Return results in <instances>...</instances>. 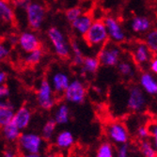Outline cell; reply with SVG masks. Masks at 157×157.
I'll use <instances>...</instances> for the list:
<instances>
[{"instance_id": "6da1fadb", "label": "cell", "mask_w": 157, "mask_h": 157, "mask_svg": "<svg viewBox=\"0 0 157 157\" xmlns=\"http://www.w3.org/2000/svg\"><path fill=\"white\" fill-rule=\"evenodd\" d=\"M84 40L88 46H95L105 44L108 40V34L103 20H96L92 22L89 30L84 35Z\"/></svg>"}, {"instance_id": "7a4b0ae2", "label": "cell", "mask_w": 157, "mask_h": 157, "mask_svg": "<svg viewBox=\"0 0 157 157\" xmlns=\"http://www.w3.org/2000/svg\"><path fill=\"white\" fill-rule=\"evenodd\" d=\"M18 146L24 152H41L45 141L40 135L34 132L21 133L18 138Z\"/></svg>"}, {"instance_id": "3957f363", "label": "cell", "mask_w": 157, "mask_h": 157, "mask_svg": "<svg viewBox=\"0 0 157 157\" xmlns=\"http://www.w3.org/2000/svg\"><path fill=\"white\" fill-rule=\"evenodd\" d=\"M37 103L44 110H51L56 105L52 86L47 80H42L37 91Z\"/></svg>"}, {"instance_id": "277c9868", "label": "cell", "mask_w": 157, "mask_h": 157, "mask_svg": "<svg viewBox=\"0 0 157 157\" xmlns=\"http://www.w3.org/2000/svg\"><path fill=\"white\" fill-rule=\"evenodd\" d=\"M63 94L67 102L78 105L84 103L87 96V90L82 82L79 80H74L69 84Z\"/></svg>"}, {"instance_id": "5b68a950", "label": "cell", "mask_w": 157, "mask_h": 157, "mask_svg": "<svg viewBox=\"0 0 157 157\" xmlns=\"http://www.w3.org/2000/svg\"><path fill=\"white\" fill-rule=\"evenodd\" d=\"M106 135L113 143L121 145L129 140V132L126 126L120 121H114L106 127Z\"/></svg>"}, {"instance_id": "8992f818", "label": "cell", "mask_w": 157, "mask_h": 157, "mask_svg": "<svg viewBox=\"0 0 157 157\" xmlns=\"http://www.w3.org/2000/svg\"><path fill=\"white\" fill-rule=\"evenodd\" d=\"M49 39L55 47L56 53L63 60H68L70 59V52L67 45V42L60 33V31L56 27H51L48 31Z\"/></svg>"}, {"instance_id": "52a82bcc", "label": "cell", "mask_w": 157, "mask_h": 157, "mask_svg": "<svg viewBox=\"0 0 157 157\" xmlns=\"http://www.w3.org/2000/svg\"><path fill=\"white\" fill-rule=\"evenodd\" d=\"M28 25L33 30H38L44 22L45 16V9L38 3H30L26 8Z\"/></svg>"}, {"instance_id": "ba28073f", "label": "cell", "mask_w": 157, "mask_h": 157, "mask_svg": "<svg viewBox=\"0 0 157 157\" xmlns=\"http://www.w3.org/2000/svg\"><path fill=\"white\" fill-rule=\"evenodd\" d=\"M147 104V100L144 92L137 86H134L130 89L129 97L127 101V107L132 112L142 111Z\"/></svg>"}, {"instance_id": "9c48e42d", "label": "cell", "mask_w": 157, "mask_h": 157, "mask_svg": "<svg viewBox=\"0 0 157 157\" xmlns=\"http://www.w3.org/2000/svg\"><path fill=\"white\" fill-rule=\"evenodd\" d=\"M31 119H32V112L30 108L26 105H23L14 112L11 122L19 130L23 131L28 127V125H29L31 121Z\"/></svg>"}, {"instance_id": "30bf717a", "label": "cell", "mask_w": 157, "mask_h": 157, "mask_svg": "<svg viewBox=\"0 0 157 157\" xmlns=\"http://www.w3.org/2000/svg\"><path fill=\"white\" fill-rule=\"evenodd\" d=\"M120 58V51L117 48L109 47L105 48V46L100 51L99 55L97 56V59L100 61V64L105 66H116L119 62Z\"/></svg>"}, {"instance_id": "8fae6325", "label": "cell", "mask_w": 157, "mask_h": 157, "mask_svg": "<svg viewBox=\"0 0 157 157\" xmlns=\"http://www.w3.org/2000/svg\"><path fill=\"white\" fill-rule=\"evenodd\" d=\"M19 44L21 48L26 53H31L38 49H41V42L32 33H22L19 37Z\"/></svg>"}, {"instance_id": "7c38bea8", "label": "cell", "mask_w": 157, "mask_h": 157, "mask_svg": "<svg viewBox=\"0 0 157 157\" xmlns=\"http://www.w3.org/2000/svg\"><path fill=\"white\" fill-rule=\"evenodd\" d=\"M75 138L74 134L68 130L59 132L55 138V144L59 150H69L75 145Z\"/></svg>"}, {"instance_id": "4fadbf2b", "label": "cell", "mask_w": 157, "mask_h": 157, "mask_svg": "<svg viewBox=\"0 0 157 157\" xmlns=\"http://www.w3.org/2000/svg\"><path fill=\"white\" fill-rule=\"evenodd\" d=\"M104 23L107 29L106 31H108V34L113 40H115L116 41H122L124 40V33L115 19L112 17H107L105 19Z\"/></svg>"}, {"instance_id": "5bb4252c", "label": "cell", "mask_w": 157, "mask_h": 157, "mask_svg": "<svg viewBox=\"0 0 157 157\" xmlns=\"http://www.w3.org/2000/svg\"><path fill=\"white\" fill-rule=\"evenodd\" d=\"M14 106L10 102L0 101V127H3L12 121Z\"/></svg>"}, {"instance_id": "9a60e30c", "label": "cell", "mask_w": 157, "mask_h": 157, "mask_svg": "<svg viewBox=\"0 0 157 157\" xmlns=\"http://www.w3.org/2000/svg\"><path fill=\"white\" fill-rule=\"evenodd\" d=\"M93 22V16L91 12H88L85 13L83 15H80L76 20H75L74 22H72L73 26L82 34L84 35L86 32L89 30L90 26L91 25Z\"/></svg>"}, {"instance_id": "2e32d148", "label": "cell", "mask_w": 157, "mask_h": 157, "mask_svg": "<svg viewBox=\"0 0 157 157\" xmlns=\"http://www.w3.org/2000/svg\"><path fill=\"white\" fill-rule=\"evenodd\" d=\"M140 85L143 90L150 95H155L157 93V83L154 77L149 74L144 73L140 76Z\"/></svg>"}, {"instance_id": "e0dca14e", "label": "cell", "mask_w": 157, "mask_h": 157, "mask_svg": "<svg viewBox=\"0 0 157 157\" xmlns=\"http://www.w3.org/2000/svg\"><path fill=\"white\" fill-rule=\"evenodd\" d=\"M0 20L9 24H15V14L7 0H0Z\"/></svg>"}, {"instance_id": "ac0fdd59", "label": "cell", "mask_w": 157, "mask_h": 157, "mask_svg": "<svg viewBox=\"0 0 157 157\" xmlns=\"http://www.w3.org/2000/svg\"><path fill=\"white\" fill-rule=\"evenodd\" d=\"M22 131L19 130L18 128L14 125L11 121L10 123H8L7 125L2 127V136L5 138L6 141L8 142H15L18 140L20 135H21Z\"/></svg>"}, {"instance_id": "d6986e66", "label": "cell", "mask_w": 157, "mask_h": 157, "mask_svg": "<svg viewBox=\"0 0 157 157\" xmlns=\"http://www.w3.org/2000/svg\"><path fill=\"white\" fill-rule=\"evenodd\" d=\"M82 65L83 67L81 69V75L85 76L87 74H95L101 64H100V61L97 59V56L96 58L86 56V58H84Z\"/></svg>"}, {"instance_id": "ffe728a7", "label": "cell", "mask_w": 157, "mask_h": 157, "mask_svg": "<svg viewBox=\"0 0 157 157\" xmlns=\"http://www.w3.org/2000/svg\"><path fill=\"white\" fill-rule=\"evenodd\" d=\"M70 84L69 77L62 73H58L56 74L53 77V87L54 90L56 93H63L67 87Z\"/></svg>"}, {"instance_id": "44dd1931", "label": "cell", "mask_w": 157, "mask_h": 157, "mask_svg": "<svg viewBox=\"0 0 157 157\" xmlns=\"http://www.w3.org/2000/svg\"><path fill=\"white\" fill-rule=\"evenodd\" d=\"M55 121L59 125H65L70 121V108L66 104H61L55 114Z\"/></svg>"}, {"instance_id": "7402d4cb", "label": "cell", "mask_w": 157, "mask_h": 157, "mask_svg": "<svg viewBox=\"0 0 157 157\" xmlns=\"http://www.w3.org/2000/svg\"><path fill=\"white\" fill-rule=\"evenodd\" d=\"M56 124L54 119L48 120L41 128V137L44 141H51L54 138V135L56 129Z\"/></svg>"}, {"instance_id": "603a6c76", "label": "cell", "mask_w": 157, "mask_h": 157, "mask_svg": "<svg viewBox=\"0 0 157 157\" xmlns=\"http://www.w3.org/2000/svg\"><path fill=\"white\" fill-rule=\"evenodd\" d=\"M139 151L143 157H157V148L154 147L152 142L148 139L141 140L139 144Z\"/></svg>"}, {"instance_id": "cb8c5ba5", "label": "cell", "mask_w": 157, "mask_h": 157, "mask_svg": "<svg viewBox=\"0 0 157 157\" xmlns=\"http://www.w3.org/2000/svg\"><path fill=\"white\" fill-rule=\"evenodd\" d=\"M149 58H150V51L147 48V46L144 44L139 45L134 54V60L137 65L146 63L149 60Z\"/></svg>"}, {"instance_id": "d4e9b609", "label": "cell", "mask_w": 157, "mask_h": 157, "mask_svg": "<svg viewBox=\"0 0 157 157\" xmlns=\"http://www.w3.org/2000/svg\"><path fill=\"white\" fill-rule=\"evenodd\" d=\"M151 27V22L146 17H136L132 24V28L135 32H144Z\"/></svg>"}, {"instance_id": "484cf974", "label": "cell", "mask_w": 157, "mask_h": 157, "mask_svg": "<svg viewBox=\"0 0 157 157\" xmlns=\"http://www.w3.org/2000/svg\"><path fill=\"white\" fill-rule=\"evenodd\" d=\"M96 157H114V148L109 141H104L99 145Z\"/></svg>"}, {"instance_id": "4316f807", "label": "cell", "mask_w": 157, "mask_h": 157, "mask_svg": "<svg viewBox=\"0 0 157 157\" xmlns=\"http://www.w3.org/2000/svg\"><path fill=\"white\" fill-rule=\"evenodd\" d=\"M146 44L150 53H153V55L155 56L157 52V31L155 29L150 32L147 36Z\"/></svg>"}, {"instance_id": "83f0119b", "label": "cell", "mask_w": 157, "mask_h": 157, "mask_svg": "<svg viewBox=\"0 0 157 157\" xmlns=\"http://www.w3.org/2000/svg\"><path fill=\"white\" fill-rule=\"evenodd\" d=\"M42 56H44V51H42L41 49H38L36 51H33L30 53V55L27 56V58L25 59V63L28 65V66H35L37 65L40 60L41 59Z\"/></svg>"}, {"instance_id": "f1b7e54d", "label": "cell", "mask_w": 157, "mask_h": 157, "mask_svg": "<svg viewBox=\"0 0 157 157\" xmlns=\"http://www.w3.org/2000/svg\"><path fill=\"white\" fill-rule=\"evenodd\" d=\"M70 42H71V47H72V50H73L74 55H75V59H74L75 64V65H82L85 56H83L80 48L78 47L76 41L75 40H71Z\"/></svg>"}, {"instance_id": "f546056e", "label": "cell", "mask_w": 157, "mask_h": 157, "mask_svg": "<svg viewBox=\"0 0 157 157\" xmlns=\"http://www.w3.org/2000/svg\"><path fill=\"white\" fill-rule=\"evenodd\" d=\"M80 15H82V9L79 7L71 8V9L67 10L65 12V16H66L67 20L71 23L76 20Z\"/></svg>"}, {"instance_id": "4dcf8cb0", "label": "cell", "mask_w": 157, "mask_h": 157, "mask_svg": "<svg viewBox=\"0 0 157 157\" xmlns=\"http://www.w3.org/2000/svg\"><path fill=\"white\" fill-rule=\"evenodd\" d=\"M119 72L123 76H131L133 75V68L128 62H121L119 64Z\"/></svg>"}, {"instance_id": "1f68e13d", "label": "cell", "mask_w": 157, "mask_h": 157, "mask_svg": "<svg viewBox=\"0 0 157 157\" xmlns=\"http://www.w3.org/2000/svg\"><path fill=\"white\" fill-rule=\"evenodd\" d=\"M148 131H149V134H150V136L153 139V142L152 144L154 145V147L157 148V125H156V122L155 121H152L151 122L148 126Z\"/></svg>"}, {"instance_id": "d6a6232c", "label": "cell", "mask_w": 157, "mask_h": 157, "mask_svg": "<svg viewBox=\"0 0 157 157\" xmlns=\"http://www.w3.org/2000/svg\"><path fill=\"white\" fill-rule=\"evenodd\" d=\"M117 157H131L130 156V146L128 143L121 144L117 151Z\"/></svg>"}, {"instance_id": "836d02e7", "label": "cell", "mask_w": 157, "mask_h": 157, "mask_svg": "<svg viewBox=\"0 0 157 157\" xmlns=\"http://www.w3.org/2000/svg\"><path fill=\"white\" fill-rule=\"evenodd\" d=\"M136 136L140 140H145L150 137V134L148 131V128L146 125H141L137 128L136 130Z\"/></svg>"}, {"instance_id": "e575fe53", "label": "cell", "mask_w": 157, "mask_h": 157, "mask_svg": "<svg viewBox=\"0 0 157 157\" xmlns=\"http://www.w3.org/2000/svg\"><path fill=\"white\" fill-rule=\"evenodd\" d=\"M10 56V50L2 44V41L0 42V62L6 60Z\"/></svg>"}, {"instance_id": "d590c367", "label": "cell", "mask_w": 157, "mask_h": 157, "mask_svg": "<svg viewBox=\"0 0 157 157\" xmlns=\"http://www.w3.org/2000/svg\"><path fill=\"white\" fill-rule=\"evenodd\" d=\"M10 95V90L6 85H0V100H2L7 98Z\"/></svg>"}, {"instance_id": "8d00e7d4", "label": "cell", "mask_w": 157, "mask_h": 157, "mask_svg": "<svg viewBox=\"0 0 157 157\" xmlns=\"http://www.w3.org/2000/svg\"><path fill=\"white\" fill-rule=\"evenodd\" d=\"M11 2L15 7H19V8H26L30 4L29 0H11Z\"/></svg>"}, {"instance_id": "74e56055", "label": "cell", "mask_w": 157, "mask_h": 157, "mask_svg": "<svg viewBox=\"0 0 157 157\" xmlns=\"http://www.w3.org/2000/svg\"><path fill=\"white\" fill-rule=\"evenodd\" d=\"M3 157H19L17 152L12 149H6L3 152Z\"/></svg>"}, {"instance_id": "f35d334b", "label": "cell", "mask_w": 157, "mask_h": 157, "mask_svg": "<svg viewBox=\"0 0 157 157\" xmlns=\"http://www.w3.org/2000/svg\"><path fill=\"white\" fill-rule=\"evenodd\" d=\"M21 157H44L41 152H24Z\"/></svg>"}, {"instance_id": "ab89813d", "label": "cell", "mask_w": 157, "mask_h": 157, "mask_svg": "<svg viewBox=\"0 0 157 157\" xmlns=\"http://www.w3.org/2000/svg\"><path fill=\"white\" fill-rule=\"evenodd\" d=\"M150 68H151V72H153L154 74L157 73V60H156L155 58L153 59H151V62L150 64Z\"/></svg>"}, {"instance_id": "60d3db41", "label": "cell", "mask_w": 157, "mask_h": 157, "mask_svg": "<svg viewBox=\"0 0 157 157\" xmlns=\"http://www.w3.org/2000/svg\"><path fill=\"white\" fill-rule=\"evenodd\" d=\"M7 80V74L4 72H0V85H2Z\"/></svg>"}, {"instance_id": "b9f144b4", "label": "cell", "mask_w": 157, "mask_h": 157, "mask_svg": "<svg viewBox=\"0 0 157 157\" xmlns=\"http://www.w3.org/2000/svg\"><path fill=\"white\" fill-rule=\"evenodd\" d=\"M44 157H59L58 155H56V153H48V154H46L45 156H44Z\"/></svg>"}]
</instances>
